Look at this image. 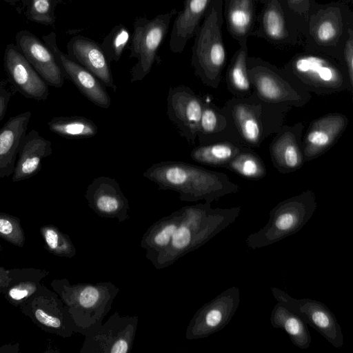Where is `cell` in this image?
Wrapping results in <instances>:
<instances>
[{
  "label": "cell",
  "instance_id": "6da1fadb",
  "mask_svg": "<svg viewBox=\"0 0 353 353\" xmlns=\"http://www.w3.org/2000/svg\"><path fill=\"white\" fill-rule=\"evenodd\" d=\"M182 216L169 245L149 259L157 270L171 265L176 261L199 248L232 224L241 207L212 208L210 203L181 208Z\"/></svg>",
  "mask_w": 353,
  "mask_h": 353
},
{
  "label": "cell",
  "instance_id": "7a4b0ae2",
  "mask_svg": "<svg viewBox=\"0 0 353 353\" xmlns=\"http://www.w3.org/2000/svg\"><path fill=\"white\" fill-rule=\"evenodd\" d=\"M143 176L164 190L179 194L181 201L196 202L204 200L212 203L227 194L239 190L224 173L210 170L182 161H161L152 164Z\"/></svg>",
  "mask_w": 353,
  "mask_h": 353
},
{
  "label": "cell",
  "instance_id": "3957f363",
  "mask_svg": "<svg viewBox=\"0 0 353 353\" xmlns=\"http://www.w3.org/2000/svg\"><path fill=\"white\" fill-rule=\"evenodd\" d=\"M291 109L266 102L254 92L245 97H232L221 107L240 143L252 149L281 130Z\"/></svg>",
  "mask_w": 353,
  "mask_h": 353
},
{
  "label": "cell",
  "instance_id": "277c9868",
  "mask_svg": "<svg viewBox=\"0 0 353 353\" xmlns=\"http://www.w3.org/2000/svg\"><path fill=\"white\" fill-rule=\"evenodd\" d=\"M281 70L297 88L310 94L327 96L347 91L351 83L343 64L328 55L303 50L295 54Z\"/></svg>",
  "mask_w": 353,
  "mask_h": 353
},
{
  "label": "cell",
  "instance_id": "5b68a950",
  "mask_svg": "<svg viewBox=\"0 0 353 353\" xmlns=\"http://www.w3.org/2000/svg\"><path fill=\"white\" fill-rule=\"evenodd\" d=\"M223 0H212L194 35L191 67L206 86L218 88L227 61L223 39Z\"/></svg>",
  "mask_w": 353,
  "mask_h": 353
},
{
  "label": "cell",
  "instance_id": "8992f818",
  "mask_svg": "<svg viewBox=\"0 0 353 353\" xmlns=\"http://www.w3.org/2000/svg\"><path fill=\"white\" fill-rule=\"evenodd\" d=\"M51 286L67 306L82 335L103 323L119 292L110 281L70 284L63 279L53 280Z\"/></svg>",
  "mask_w": 353,
  "mask_h": 353
},
{
  "label": "cell",
  "instance_id": "52a82bcc",
  "mask_svg": "<svg viewBox=\"0 0 353 353\" xmlns=\"http://www.w3.org/2000/svg\"><path fill=\"white\" fill-rule=\"evenodd\" d=\"M352 30L353 12L345 1L317 3L307 20L303 50L328 55L342 63L344 43Z\"/></svg>",
  "mask_w": 353,
  "mask_h": 353
},
{
  "label": "cell",
  "instance_id": "ba28073f",
  "mask_svg": "<svg viewBox=\"0 0 353 353\" xmlns=\"http://www.w3.org/2000/svg\"><path fill=\"white\" fill-rule=\"evenodd\" d=\"M316 208V195L312 190L279 202L270 210L268 223L248 236L247 246L252 250L263 248L297 233L310 221Z\"/></svg>",
  "mask_w": 353,
  "mask_h": 353
},
{
  "label": "cell",
  "instance_id": "9c48e42d",
  "mask_svg": "<svg viewBox=\"0 0 353 353\" xmlns=\"http://www.w3.org/2000/svg\"><path fill=\"white\" fill-rule=\"evenodd\" d=\"M178 11L176 8L159 14L152 19L137 17L133 23L130 39V58L137 59L130 70V82L143 80L151 71L158 59L159 50L168 34L172 19Z\"/></svg>",
  "mask_w": 353,
  "mask_h": 353
},
{
  "label": "cell",
  "instance_id": "30bf717a",
  "mask_svg": "<svg viewBox=\"0 0 353 353\" xmlns=\"http://www.w3.org/2000/svg\"><path fill=\"white\" fill-rule=\"evenodd\" d=\"M248 71L253 92L261 99L276 105L301 108L311 94L293 84L281 68L256 57H248Z\"/></svg>",
  "mask_w": 353,
  "mask_h": 353
},
{
  "label": "cell",
  "instance_id": "8fae6325",
  "mask_svg": "<svg viewBox=\"0 0 353 353\" xmlns=\"http://www.w3.org/2000/svg\"><path fill=\"white\" fill-rule=\"evenodd\" d=\"M19 308L34 324L47 332L63 338L80 333L59 296L43 285Z\"/></svg>",
  "mask_w": 353,
  "mask_h": 353
},
{
  "label": "cell",
  "instance_id": "7c38bea8",
  "mask_svg": "<svg viewBox=\"0 0 353 353\" xmlns=\"http://www.w3.org/2000/svg\"><path fill=\"white\" fill-rule=\"evenodd\" d=\"M137 316H121L114 312L109 319L84 334L81 353H129L138 325Z\"/></svg>",
  "mask_w": 353,
  "mask_h": 353
},
{
  "label": "cell",
  "instance_id": "4fadbf2b",
  "mask_svg": "<svg viewBox=\"0 0 353 353\" xmlns=\"http://www.w3.org/2000/svg\"><path fill=\"white\" fill-rule=\"evenodd\" d=\"M270 290L277 302L299 316L334 347L341 348L343 346L341 325L334 313L325 304L307 298L296 299L276 287H271Z\"/></svg>",
  "mask_w": 353,
  "mask_h": 353
},
{
  "label": "cell",
  "instance_id": "5bb4252c",
  "mask_svg": "<svg viewBox=\"0 0 353 353\" xmlns=\"http://www.w3.org/2000/svg\"><path fill=\"white\" fill-rule=\"evenodd\" d=\"M240 303L238 287H230L205 303L188 325L185 339L206 338L221 330L232 320Z\"/></svg>",
  "mask_w": 353,
  "mask_h": 353
},
{
  "label": "cell",
  "instance_id": "9a60e30c",
  "mask_svg": "<svg viewBox=\"0 0 353 353\" xmlns=\"http://www.w3.org/2000/svg\"><path fill=\"white\" fill-rule=\"evenodd\" d=\"M204 101L187 85H179L169 88L167 96L168 119L189 145L195 143Z\"/></svg>",
  "mask_w": 353,
  "mask_h": 353
},
{
  "label": "cell",
  "instance_id": "2e32d148",
  "mask_svg": "<svg viewBox=\"0 0 353 353\" xmlns=\"http://www.w3.org/2000/svg\"><path fill=\"white\" fill-rule=\"evenodd\" d=\"M263 5L251 37L264 39L278 46L300 44L303 37L292 23L284 1L270 0Z\"/></svg>",
  "mask_w": 353,
  "mask_h": 353
},
{
  "label": "cell",
  "instance_id": "e0dca14e",
  "mask_svg": "<svg viewBox=\"0 0 353 353\" xmlns=\"http://www.w3.org/2000/svg\"><path fill=\"white\" fill-rule=\"evenodd\" d=\"M42 39L53 53L65 78L71 81L80 92L95 105L108 108L111 99L105 86L92 72L73 61L58 48L56 34L52 32L43 35Z\"/></svg>",
  "mask_w": 353,
  "mask_h": 353
},
{
  "label": "cell",
  "instance_id": "ac0fdd59",
  "mask_svg": "<svg viewBox=\"0 0 353 353\" xmlns=\"http://www.w3.org/2000/svg\"><path fill=\"white\" fill-rule=\"evenodd\" d=\"M4 68L17 92L26 98L45 101L49 96L48 84L34 70L16 45L9 43L5 48Z\"/></svg>",
  "mask_w": 353,
  "mask_h": 353
},
{
  "label": "cell",
  "instance_id": "d6986e66",
  "mask_svg": "<svg viewBox=\"0 0 353 353\" xmlns=\"http://www.w3.org/2000/svg\"><path fill=\"white\" fill-rule=\"evenodd\" d=\"M85 197L99 216L123 222L129 218L130 205L119 184L109 176L95 178L87 187Z\"/></svg>",
  "mask_w": 353,
  "mask_h": 353
},
{
  "label": "cell",
  "instance_id": "ffe728a7",
  "mask_svg": "<svg viewBox=\"0 0 353 353\" xmlns=\"http://www.w3.org/2000/svg\"><path fill=\"white\" fill-rule=\"evenodd\" d=\"M349 123L343 114L323 115L310 123L302 138L304 161H311L330 150L342 136Z\"/></svg>",
  "mask_w": 353,
  "mask_h": 353
},
{
  "label": "cell",
  "instance_id": "44dd1931",
  "mask_svg": "<svg viewBox=\"0 0 353 353\" xmlns=\"http://www.w3.org/2000/svg\"><path fill=\"white\" fill-rule=\"evenodd\" d=\"M17 47L48 85L61 88L64 74L49 48L30 31L16 34Z\"/></svg>",
  "mask_w": 353,
  "mask_h": 353
},
{
  "label": "cell",
  "instance_id": "7402d4cb",
  "mask_svg": "<svg viewBox=\"0 0 353 353\" xmlns=\"http://www.w3.org/2000/svg\"><path fill=\"white\" fill-rule=\"evenodd\" d=\"M304 125L297 123L293 125H284L274 134L270 145V159L274 168L282 174L299 170L305 163L302 138Z\"/></svg>",
  "mask_w": 353,
  "mask_h": 353
},
{
  "label": "cell",
  "instance_id": "603a6c76",
  "mask_svg": "<svg viewBox=\"0 0 353 353\" xmlns=\"http://www.w3.org/2000/svg\"><path fill=\"white\" fill-rule=\"evenodd\" d=\"M68 56L92 72L105 87L117 88L110 70V63L101 44L82 35H75L68 42Z\"/></svg>",
  "mask_w": 353,
  "mask_h": 353
},
{
  "label": "cell",
  "instance_id": "cb8c5ba5",
  "mask_svg": "<svg viewBox=\"0 0 353 353\" xmlns=\"http://www.w3.org/2000/svg\"><path fill=\"white\" fill-rule=\"evenodd\" d=\"M31 117L30 111L20 113L0 128V179L12 174Z\"/></svg>",
  "mask_w": 353,
  "mask_h": 353
},
{
  "label": "cell",
  "instance_id": "d4e9b609",
  "mask_svg": "<svg viewBox=\"0 0 353 353\" xmlns=\"http://www.w3.org/2000/svg\"><path fill=\"white\" fill-rule=\"evenodd\" d=\"M212 0H184L170 32L169 48L173 53H181L200 26Z\"/></svg>",
  "mask_w": 353,
  "mask_h": 353
},
{
  "label": "cell",
  "instance_id": "484cf974",
  "mask_svg": "<svg viewBox=\"0 0 353 353\" xmlns=\"http://www.w3.org/2000/svg\"><path fill=\"white\" fill-rule=\"evenodd\" d=\"M52 152L51 141L40 135L36 130L26 133L18 154L14 172L13 182L32 177L41 170L43 159Z\"/></svg>",
  "mask_w": 353,
  "mask_h": 353
},
{
  "label": "cell",
  "instance_id": "4316f807",
  "mask_svg": "<svg viewBox=\"0 0 353 353\" xmlns=\"http://www.w3.org/2000/svg\"><path fill=\"white\" fill-rule=\"evenodd\" d=\"M257 0H223V14L230 35L239 45L248 41L254 30Z\"/></svg>",
  "mask_w": 353,
  "mask_h": 353
},
{
  "label": "cell",
  "instance_id": "83f0119b",
  "mask_svg": "<svg viewBox=\"0 0 353 353\" xmlns=\"http://www.w3.org/2000/svg\"><path fill=\"white\" fill-rule=\"evenodd\" d=\"M196 138L199 145L222 141L241 144L221 108L209 101H204Z\"/></svg>",
  "mask_w": 353,
  "mask_h": 353
},
{
  "label": "cell",
  "instance_id": "f1b7e54d",
  "mask_svg": "<svg viewBox=\"0 0 353 353\" xmlns=\"http://www.w3.org/2000/svg\"><path fill=\"white\" fill-rule=\"evenodd\" d=\"M11 281L3 294L12 305L19 307L33 295L42 285L41 281L48 274L45 270L22 268L10 270Z\"/></svg>",
  "mask_w": 353,
  "mask_h": 353
},
{
  "label": "cell",
  "instance_id": "f546056e",
  "mask_svg": "<svg viewBox=\"0 0 353 353\" xmlns=\"http://www.w3.org/2000/svg\"><path fill=\"white\" fill-rule=\"evenodd\" d=\"M181 216V208L159 219L145 232L140 245L145 250L148 260L169 245Z\"/></svg>",
  "mask_w": 353,
  "mask_h": 353
},
{
  "label": "cell",
  "instance_id": "4dcf8cb0",
  "mask_svg": "<svg viewBox=\"0 0 353 353\" xmlns=\"http://www.w3.org/2000/svg\"><path fill=\"white\" fill-rule=\"evenodd\" d=\"M270 320L273 327L283 330L288 334L296 347L301 350L309 348L312 336L307 325L299 316L277 302L272 310Z\"/></svg>",
  "mask_w": 353,
  "mask_h": 353
},
{
  "label": "cell",
  "instance_id": "1f68e13d",
  "mask_svg": "<svg viewBox=\"0 0 353 353\" xmlns=\"http://www.w3.org/2000/svg\"><path fill=\"white\" fill-rule=\"evenodd\" d=\"M248 41H244L239 45L228 65L225 83L233 97H245L253 92L248 71Z\"/></svg>",
  "mask_w": 353,
  "mask_h": 353
},
{
  "label": "cell",
  "instance_id": "d6a6232c",
  "mask_svg": "<svg viewBox=\"0 0 353 353\" xmlns=\"http://www.w3.org/2000/svg\"><path fill=\"white\" fill-rule=\"evenodd\" d=\"M245 147L241 144L222 141L199 145L190 152L192 160L201 164L223 168Z\"/></svg>",
  "mask_w": 353,
  "mask_h": 353
},
{
  "label": "cell",
  "instance_id": "836d02e7",
  "mask_svg": "<svg viewBox=\"0 0 353 353\" xmlns=\"http://www.w3.org/2000/svg\"><path fill=\"white\" fill-rule=\"evenodd\" d=\"M47 125L53 133L67 139L90 138L98 132L93 121L81 116L54 117Z\"/></svg>",
  "mask_w": 353,
  "mask_h": 353
},
{
  "label": "cell",
  "instance_id": "e575fe53",
  "mask_svg": "<svg viewBox=\"0 0 353 353\" xmlns=\"http://www.w3.org/2000/svg\"><path fill=\"white\" fill-rule=\"evenodd\" d=\"M223 168L250 180L261 179L266 175L264 163L250 148L240 152Z\"/></svg>",
  "mask_w": 353,
  "mask_h": 353
},
{
  "label": "cell",
  "instance_id": "d590c367",
  "mask_svg": "<svg viewBox=\"0 0 353 353\" xmlns=\"http://www.w3.org/2000/svg\"><path fill=\"white\" fill-rule=\"evenodd\" d=\"M40 232L45 243L46 249L51 254L60 257L72 258L76 248L69 236L57 226L45 225L40 228Z\"/></svg>",
  "mask_w": 353,
  "mask_h": 353
},
{
  "label": "cell",
  "instance_id": "8d00e7d4",
  "mask_svg": "<svg viewBox=\"0 0 353 353\" xmlns=\"http://www.w3.org/2000/svg\"><path fill=\"white\" fill-rule=\"evenodd\" d=\"M130 39V33L125 25L118 24L111 29L101 43L110 63L119 61Z\"/></svg>",
  "mask_w": 353,
  "mask_h": 353
},
{
  "label": "cell",
  "instance_id": "74e56055",
  "mask_svg": "<svg viewBox=\"0 0 353 353\" xmlns=\"http://www.w3.org/2000/svg\"><path fill=\"white\" fill-rule=\"evenodd\" d=\"M62 3L63 0H29L25 15L31 21L54 27L56 8Z\"/></svg>",
  "mask_w": 353,
  "mask_h": 353
},
{
  "label": "cell",
  "instance_id": "f35d334b",
  "mask_svg": "<svg viewBox=\"0 0 353 353\" xmlns=\"http://www.w3.org/2000/svg\"><path fill=\"white\" fill-rule=\"evenodd\" d=\"M288 14L303 39L309 16L316 6V0H283Z\"/></svg>",
  "mask_w": 353,
  "mask_h": 353
},
{
  "label": "cell",
  "instance_id": "ab89813d",
  "mask_svg": "<svg viewBox=\"0 0 353 353\" xmlns=\"http://www.w3.org/2000/svg\"><path fill=\"white\" fill-rule=\"evenodd\" d=\"M0 237L9 243L22 248L25 243V234L20 219L13 215L0 212Z\"/></svg>",
  "mask_w": 353,
  "mask_h": 353
},
{
  "label": "cell",
  "instance_id": "60d3db41",
  "mask_svg": "<svg viewBox=\"0 0 353 353\" xmlns=\"http://www.w3.org/2000/svg\"><path fill=\"white\" fill-rule=\"evenodd\" d=\"M16 92L8 78L0 80V121L4 118L9 102Z\"/></svg>",
  "mask_w": 353,
  "mask_h": 353
},
{
  "label": "cell",
  "instance_id": "b9f144b4",
  "mask_svg": "<svg viewBox=\"0 0 353 353\" xmlns=\"http://www.w3.org/2000/svg\"><path fill=\"white\" fill-rule=\"evenodd\" d=\"M342 63L349 79L353 84V30H350L345 41L342 52Z\"/></svg>",
  "mask_w": 353,
  "mask_h": 353
},
{
  "label": "cell",
  "instance_id": "7bdbcfd3",
  "mask_svg": "<svg viewBox=\"0 0 353 353\" xmlns=\"http://www.w3.org/2000/svg\"><path fill=\"white\" fill-rule=\"evenodd\" d=\"M11 281L10 270L0 267V293L3 294Z\"/></svg>",
  "mask_w": 353,
  "mask_h": 353
},
{
  "label": "cell",
  "instance_id": "ee69618b",
  "mask_svg": "<svg viewBox=\"0 0 353 353\" xmlns=\"http://www.w3.org/2000/svg\"><path fill=\"white\" fill-rule=\"evenodd\" d=\"M6 2L15 8L19 13H21L26 8L29 0H4Z\"/></svg>",
  "mask_w": 353,
  "mask_h": 353
},
{
  "label": "cell",
  "instance_id": "f6af8a7d",
  "mask_svg": "<svg viewBox=\"0 0 353 353\" xmlns=\"http://www.w3.org/2000/svg\"><path fill=\"white\" fill-rule=\"evenodd\" d=\"M270 0H257L258 2L262 3V4H265L267 2H268Z\"/></svg>",
  "mask_w": 353,
  "mask_h": 353
},
{
  "label": "cell",
  "instance_id": "bcb514c9",
  "mask_svg": "<svg viewBox=\"0 0 353 353\" xmlns=\"http://www.w3.org/2000/svg\"><path fill=\"white\" fill-rule=\"evenodd\" d=\"M2 251V248L1 246L0 245V252Z\"/></svg>",
  "mask_w": 353,
  "mask_h": 353
},
{
  "label": "cell",
  "instance_id": "7dc6e473",
  "mask_svg": "<svg viewBox=\"0 0 353 353\" xmlns=\"http://www.w3.org/2000/svg\"><path fill=\"white\" fill-rule=\"evenodd\" d=\"M68 1H72V0H68Z\"/></svg>",
  "mask_w": 353,
  "mask_h": 353
}]
</instances>
